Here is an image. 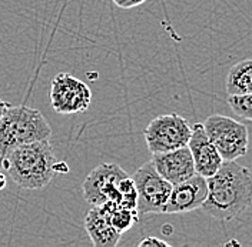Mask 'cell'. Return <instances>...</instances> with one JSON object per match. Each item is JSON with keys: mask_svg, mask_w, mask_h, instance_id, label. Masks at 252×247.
Masks as SVG:
<instances>
[{"mask_svg": "<svg viewBox=\"0 0 252 247\" xmlns=\"http://www.w3.org/2000/svg\"><path fill=\"white\" fill-rule=\"evenodd\" d=\"M151 162L154 163L158 173L172 186L178 185L195 174L193 159L188 146L165 153H155L152 155Z\"/></svg>", "mask_w": 252, "mask_h": 247, "instance_id": "obj_11", "label": "cell"}, {"mask_svg": "<svg viewBox=\"0 0 252 247\" xmlns=\"http://www.w3.org/2000/svg\"><path fill=\"white\" fill-rule=\"evenodd\" d=\"M229 108L236 116L252 122V93L245 94H228L226 99Z\"/></svg>", "mask_w": 252, "mask_h": 247, "instance_id": "obj_15", "label": "cell"}, {"mask_svg": "<svg viewBox=\"0 0 252 247\" xmlns=\"http://www.w3.org/2000/svg\"><path fill=\"white\" fill-rule=\"evenodd\" d=\"M136 187V210L139 215L162 213L166 201L169 199L172 185L165 180L149 160L142 165L132 176Z\"/></svg>", "mask_w": 252, "mask_h": 247, "instance_id": "obj_6", "label": "cell"}, {"mask_svg": "<svg viewBox=\"0 0 252 247\" xmlns=\"http://www.w3.org/2000/svg\"><path fill=\"white\" fill-rule=\"evenodd\" d=\"M202 124L223 160H236L248 153L250 132L244 123L229 116L212 114Z\"/></svg>", "mask_w": 252, "mask_h": 247, "instance_id": "obj_4", "label": "cell"}, {"mask_svg": "<svg viewBox=\"0 0 252 247\" xmlns=\"http://www.w3.org/2000/svg\"><path fill=\"white\" fill-rule=\"evenodd\" d=\"M127 176L125 170L113 163H103L94 167L83 182V197L92 206H100L112 201L122 207V196L119 192L121 180Z\"/></svg>", "mask_w": 252, "mask_h": 247, "instance_id": "obj_7", "label": "cell"}, {"mask_svg": "<svg viewBox=\"0 0 252 247\" xmlns=\"http://www.w3.org/2000/svg\"><path fill=\"white\" fill-rule=\"evenodd\" d=\"M7 106H9V103L0 99V117H1V114H3V111L6 110V108H7Z\"/></svg>", "mask_w": 252, "mask_h": 247, "instance_id": "obj_19", "label": "cell"}, {"mask_svg": "<svg viewBox=\"0 0 252 247\" xmlns=\"http://www.w3.org/2000/svg\"><path fill=\"white\" fill-rule=\"evenodd\" d=\"M139 247H171V245L159 237H155V236H149L146 239H143L141 243H139Z\"/></svg>", "mask_w": 252, "mask_h": 247, "instance_id": "obj_16", "label": "cell"}, {"mask_svg": "<svg viewBox=\"0 0 252 247\" xmlns=\"http://www.w3.org/2000/svg\"><path fill=\"white\" fill-rule=\"evenodd\" d=\"M228 94L252 93V59H245L234 64L225 80Z\"/></svg>", "mask_w": 252, "mask_h": 247, "instance_id": "obj_13", "label": "cell"}, {"mask_svg": "<svg viewBox=\"0 0 252 247\" xmlns=\"http://www.w3.org/2000/svg\"><path fill=\"white\" fill-rule=\"evenodd\" d=\"M106 216L109 217L110 224L121 234L130 230L139 220V213L136 209H127L121 206L113 207L109 213H106Z\"/></svg>", "mask_w": 252, "mask_h": 247, "instance_id": "obj_14", "label": "cell"}, {"mask_svg": "<svg viewBox=\"0 0 252 247\" xmlns=\"http://www.w3.org/2000/svg\"><path fill=\"white\" fill-rule=\"evenodd\" d=\"M6 185H7V177L3 173H0V190H3Z\"/></svg>", "mask_w": 252, "mask_h": 247, "instance_id": "obj_18", "label": "cell"}, {"mask_svg": "<svg viewBox=\"0 0 252 247\" xmlns=\"http://www.w3.org/2000/svg\"><path fill=\"white\" fill-rule=\"evenodd\" d=\"M3 169L20 189L37 190L46 187L55 174V152L50 140L19 144L0 157Z\"/></svg>", "mask_w": 252, "mask_h": 247, "instance_id": "obj_2", "label": "cell"}, {"mask_svg": "<svg viewBox=\"0 0 252 247\" xmlns=\"http://www.w3.org/2000/svg\"><path fill=\"white\" fill-rule=\"evenodd\" d=\"M208 194L206 179L195 173L192 177L172 186L169 199L162 213L163 215H181L201 209Z\"/></svg>", "mask_w": 252, "mask_h": 247, "instance_id": "obj_9", "label": "cell"}, {"mask_svg": "<svg viewBox=\"0 0 252 247\" xmlns=\"http://www.w3.org/2000/svg\"><path fill=\"white\" fill-rule=\"evenodd\" d=\"M188 149L193 159L195 173L208 179L215 174L220 167L223 159L218 153L217 147L206 136L202 123H195L192 126L190 137L188 140Z\"/></svg>", "mask_w": 252, "mask_h": 247, "instance_id": "obj_10", "label": "cell"}, {"mask_svg": "<svg viewBox=\"0 0 252 247\" xmlns=\"http://www.w3.org/2000/svg\"><path fill=\"white\" fill-rule=\"evenodd\" d=\"M112 1L121 9H132V7H138L143 4L146 0H112Z\"/></svg>", "mask_w": 252, "mask_h": 247, "instance_id": "obj_17", "label": "cell"}, {"mask_svg": "<svg viewBox=\"0 0 252 247\" xmlns=\"http://www.w3.org/2000/svg\"><path fill=\"white\" fill-rule=\"evenodd\" d=\"M92 103V92L86 83L69 73H58L50 86V105L59 114L85 113Z\"/></svg>", "mask_w": 252, "mask_h": 247, "instance_id": "obj_8", "label": "cell"}, {"mask_svg": "<svg viewBox=\"0 0 252 247\" xmlns=\"http://www.w3.org/2000/svg\"><path fill=\"white\" fill-rule=\"evenodd\" d=\"M192 126L178 113H168L155 117L143 130L148 150L155 153H165L188 144Z\"/></svg>", "mask_w": 252, "mask_h": 247, "instance_id": "obj_5", "label": "cell"}, {"mask_svg": "<svg viewBox=\"0 0 252 247\" xmlns=\"http://www.w3.org/2000/svg\"><path fill=\"white\" fill-rule=\"evenodd\" d=\"M206 183L208 194L201 209L208 216L229 221L252 206V171L235 160H223Z\"/></svg>", "mask_w": 252, "mask_h": 247, "instance_id": "obj_1", "label": "cell"}, {"mask_svg": "<svg viewBox=\"0 0 252 247\" xmlns=\"http://www.w3.org/2000/svg\"><path fill=\"white\" fill-rule=\"evenodd\" d=\"M50 137L52 127L37 109L9 105L0 117V157L19 144Z\"/></svg>", "mask_w": 252, "mask_h": 247, "instance_id": "obj_3", "label": "cell"}, {"mask_svg": "<svg viewBox=\"0 0 252 247\" xmlns=\"http://www.w3.org/2000/svg\"><path fill=\"white\" fill-rule=\"evenodd\" d=\"M85 230L96 247H115L122 236L110 224L106 213L94 206L85 216Z\"/></svg>", "mask_w": 252, "mask_h": 247, "instance_id": "obj_12", "label": "cell"}]
</instances>
